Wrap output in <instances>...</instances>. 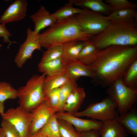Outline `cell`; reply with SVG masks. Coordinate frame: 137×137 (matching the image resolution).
Listing matches in <instances>:
<instances>
[{
	"mask_svg": "<svg viewBox=\"0 0 137 137\" xmlns=\"http://www.w3.org/2000/svg\"><path fill=\"white\" fill-rule=\"evenodd\" d=\"M85 41H72L63 45L61 58L65 64L78 60L79 54L84 45Z\"/></svg>",
	"mask_w": 137,
	"mask_h": 137,
	"instance_id": "d6986e66",
	"label": "cell"
},
{
	"mask_svg": "<svg viewBox=\"0 0 137 137\" xmlns=\"http://www.w3.org/2000/svg\"><path fill=\"white\" fill-rule=\"evenodd\" d=\"M29 137H47L39 132L30 135Z\"/></svg>",
	"mask_w": 137,
	"mask_h": 137,
	"instance_id": "d590c367",
	"label": "cell"
},
{
	"mask_svg": "<svg viewBox=\"0 0 137 137\" xmlns=\"http://www.w3.org/2000/svg\"><path fill=\"white\" fill-rule=\"evenodd\" d=\"M1 126L6 137H20L15 128L8 122L2 120Z\"/></svg>",
	"mask_w": 137,
	"mask_h": 137,
	"instance_id": "d6a6232c",
	"label": "cell"
},
{
	"mask_svg": "<svg viewBox=\"0 0 137 137\" xmlns=\"http://www.w3.org/2000/svg\"><path fill=\"white\" fill-rule=\"evenodd\" d=\"M99 50L90 39L86 41L78 60L86 65H91L97 59Z\"/></svg>",
	"mask_w": 137,
	"mask_h": 137,
	"instance_id": "ffe728a7",
	"label": "cell"
},
{
	"mask_svg": "<svg viewBox=\"0 0 137 137\" xmlns=\"http://www.w3.org/2000/svg\"><path fill=\"white\" fill-rule=\"evenodd\" d=\"M11 36V34L6 28L5 25L0 24V37L3 38L4 42L11 44V42L10 37Z\"/></svg>",
	"mask_w": 137,
	"mask_h": 137,
	"instance_id": "836d02e7",
	"label": "cell"
},
{
	"mask_svg": "<svg viewBox=\"0 0 137 137\" xmlns=\"http://www.w3.org/2000/svg\"><path fill=\"white\" fill-rule=\"evenodd\" d=\"M58 122L62 137H84L82 133L76 130L69 123L58 119Z\"/></svg>",
	"mask_w": 137,
	"mask_h": 137,
	"instance_id": "83f0119b",
	"label": "cell"
},
{
	"mask_svg": "<svg viewBox=\"0 0 137 137\" xmlns=\"http://www.w3.org/2000/svg\"><path fill=\"white\" fill-rule=\"evenodd\" d=\"M102 124L99 130L100 137H126L128 134L117 119L101 121Z\"/></svg>",
	"mask_w": 137,
	"mask_h": 137,
	"instance_id": "9a60e30c",
	"label": "cell"
},
{
	"mask_svg": "<svg viewBox=\"0 0 137 137\" xmlns=\"http://www.w3.org/2000/svg\"><path fill=\"white\" fill-rule=\"evenodd\" d=\"M27 6V2L26 0L15 1L0 16V23L5 25L24 19L26 15Z\"/></svg>",
	"mask_w": 137,
	"mask_h": 137,
	"instance_id": "7c38bea8",
	"label": "cell"
},
{
	"mask_svg": "<svg viewBox=\"0 0 137 137\" xmlns=\"http://www.w3.org/2000/svg\"><path fill=\"white\" fill-rule=\"evenodd\" d=\"M117 119L128 134L137 137V110L136 105L125 114L118 116Z\"/></svg>",
	"mask_w": 137,
	"mask_h": 137,
	"instance_id": "ac0fdd59",
	"label": "cell"
},
{
	"mask_svg": "<svg viewBox=\"0 0 137 137\" xmlns=\"http://www.w3.org/2000/svg\"><path fill=\"white\" fill-rule=\"evenodd\" d=\"M2 45L0 43V47L2 46Z\"/></svg>",
	"mask_w": 137,
	"mask_h": 137,
	"instance_id": "f35d334b",
	"label": "cell"
},
{
	"mask_svg": "<svg viewBox=\"0 0 137 137\" xmlns=\"http://www.w3.org/2000/svg\"><path fill=\"white\" fill-rule=\"evenodd\" d=\"M60 88L53 90L44 94L45 100L49 106L58 111L60 104Z\"/></svg>",
	"mask_w": 137,
	"mask_h": 137,
	"instance_id": "4dcf8cb0",
	"label": "cell"
},
{
	"mask_svg": "<svg viewBox=\"0 0 137 137\" xmlns=\"http://www.w3.org/2000/svg\"><path fill=\"white\" fill-rule=\"evenodd\" d=\"M70 79L66 71L54 75L46 76L43 84L44 95L53 90L60 88Z\"/></svg>",
	"mask_w": 137,
	"mask_h": 137,
	"instance_id": "7402d4cb",
	"label": "cell"
},
{
	"mask_svg": "<svg viewBox=\"0 0 137 137\" xmlns=\"http://www.w3.org/2000/svg\"><path fill=\"white\" fill-rule=\"evenodd\" d=\"M58 119L63 120L69 123L78 131L82 132L93 129L99 130L101 127V121L93 119H82L72 114L63 112L56 113Z\"/></svg>",
	"mask_w": 137,
	"mask_h": 137,
	"instance_id": "8fae6325",
	"label": "cell"
},
{
	"mask_svg": "<svg viewBox=\"0 0 137 137\" xmlns=\"http://www.w3.org/2000/svg\"><path fill=\"white\" fill-rule=\"evenodd\" d=\"M116 104L109 96L101 101L91 103L84 110L73 114L78 117H86L104 121L114 120L118 116Z\"/></svg>",
	"mask_w": 137,
	"mask_h": 137,
	"instance_id": "8992f818",
	"label": "cell"
},
{
	"mask_svg": "<svg viewBox=\"0 0 137 137\" xmlns=\"http://www.w3.org/2000/svg\"><path fill=\"white\" fill-rule=\"evenodd\" d=\"M63 49V45L54 46L44 52L40 62H45L61 58Z\"/></svg>",
	"mask_w": 137,
	"mask_h": 137,
	"instance_id": "f546056e",
	"label": "cell"
},
{
	"mask_svg": "<svg viewBox=\"0 0 137 137\" xmlns=\"http://www.w3.org/2000/svg\"><path fill=\"white\" fill-rule=\"evenodd\" d=\"M26 33V39L20 45L14 59V62L19 68L22 67L31 58L35 50H41L39 34L29 27L27 28Z\"/></svg>",
	"mask_w": 137,
	"mask_h": 137,
	"instance_id": "9c48e42d",
	"label": "cell"
},
{
	"mask_svg": "<svg viewBox=\"0 0 137 137\" xmlns=\"http://www.w3.org/2000/svg\"><path fill=\"white\" fill-rule=\"evenodd\" d=\"M85 95L84 89L77 87L72 92L66 100L62 112L73 114L78 112L84 101Z\"/></svg>",
	"mask_w": 137,
	"mask_h": 137,
	"instance_id": "5bb4252c",
	"label": "cell"
},
{
	"mask_svg": "<svg viewBox=\"0 0 137 137\" xmlns=\"http://www.w3.org/2000/svg\"><path fill=\"white\" fill-rule=\"evenodd\" d=\"M105 2L110 6L112 11L125 8H134L136 5L127 0H105Z\"/></svg>",
	"mask_w": 137,
	"mask_h": 137,
	"instance_id": "1f68e13d",
	"label": "cell"
},
{
	"mask_svg": "<svg viewBox=\"0 0 137 137\" xmlns=\"http://www.w3.org/2000/svg\"><path fill=\"white\" fill-rule=\"evenodd\" d=\"M39 36L42 47L47 49L55 45H63L72 41H87L93 37L82 30L75 15L56 21L48 29L39 33Z\"/></svg>",
	"mask_w": 137,
	"mask_h": 137,
	"instance_id": "3957f363",
	"label": "cell"
},
{
	"mask_svg": "<svg viewBox=\"0 0 137 137\" xmlns=\"http://www.w3.org/2000/svg\"><path fill=\"white\" fill-rule=\"evenodd\" d=\"M39 71L46 76L54 75L66 71V64L61 58L49 61L40 62L38 65Z\"/></svg>",
	"mask_w": 137,
	"mask_h": 137,
	"instance_id": "44dd1931",
	"label": "cell"
},
{
	"mask_svg": "<svg viewBox=\"0 0 137 137\" xmlns=\"http://www.w3.org/2000/svg\"><path fill=\"white\" fill-rule=\"evenodd\" d=\"M66 72L70 79L76 80L82 76L92 79L94 77L93 74L89 66L78 60L66 64Z\"/></svg>",
	"mask_w": 137,
	"mask_h": 137,
	"instance_id": "2e32d148",
	"label": "cell"
},
{
	"mask_svg": "<svg viewBox=\"0 0 137 137\" xmlns=\"http://www.w3.org/2000/svg\"><path fill=\"white\" fill-rule=\"evenodd\" d=\"M1 115L2 120L14 127L20 137H29V130L32 120L30 112L19 106L8 109Z\"/></svg>",
	"mask_w": 137,
	"mask_h": 137,
	"instance_id": "ba28073f",
	"label": "cell"
},
{
	"mask_svg": "<svg viewBox=\"0 0 137 137\" xmlns=\"http://www.w3.org/2000/svg\"><path fill=\"white\" fill-rule=\"evenodd\" d=\"M30 18L34 24V31L38 34L42 30L51 26L57 21L52 14H50L42 5L36 12L31 15Z\"/></svg>",
	"mask_w": 137,
	"mask_h": 137,
	"instance_id": "4fadbf2b",
	"label": "cell"
},
{
	"mask_svg": "<svg viewBox=\"0 0 137 137\" xmlns=\"http://www.w3.org/2000/svg\"><path fill=\"white\" fill-rule=\"evenodd\" d=\"M75 16L82 30L93 36L103 31L110 22L105 16L85 9Z\"/></svg>",
	"mask_w": 137,
	"mask_h": 137,
	"instance_id": "52a82bcc",
	"label": "cell"
},
{
	"mask_svg": "<svg viewBox=\"0 0 137 137\" xmlns=\"http://www.w3.org/2000/svg\"><path fill=\"white\" fill-rule=\"evenodd\" d=\"M137 14L135 9L128 8L113 11L105 16L110 22L117 21L137 18Z\"/></svg>",
	"mask_w": 137,
	"mask_h": 137,
	"instance_id": "cb8c5ba5",
	"label": "cell"
},
{
	"mask_svg": "<svg viewBox=\"0 0 137 137\" xmlns=\"http://www.w3.org/2000/svg\"><path fill=\"white\" fill-rule=\"evenodd\" d=\"M108 96L117 104L120 115H123L136 105L137 90L126 86L122 81V77L112 82L107 88Z\"/></svg>",
	"mask_w": 137,
	"mask_h": 137,
	"instance_id": "5b68a950",
	"label": "cell"
},
{
	"mask_svg": "<svg viewBox=\"0 0 137 137\" xmlns=\"http://www.w3.org/2000/svg\"><path fill=\"white\" fill-rule=\"evenodd\" d=\"M38 132L47 137H62L56 113L51 116L46 124Z\"/></svg>",
	"mask_w": 137,
	"mask_h": 137,
	"instance_id": "d4e9b609",
	"label": "cell"
},
{
	"mask_svg": "<svg viewBox=\"0 0 137 137\" xmlns=\"http://www.w3.org/2000/svg\"><path fill=\"white\" fill-rule=\"evenodd\" d=\"M90 40L99 50L113 45L137 46V18L110 22L103 31Z\"/></svg>",
	"mask_w": 137,
	"mask_h": 137,
	"instance_id": "7a4b0ae2",
	"label": "cell"
},
{
	"mask_svg": "<svg viewBox=\"0 0 137 137\" xmlns=\"http://www.w3.org/2000/svg\"><path fill=\"white\" fill-rule=\"evenodd\" d=\"M17 90L10 83L5 81L0 82V102H4L8 99L17 98Z\"/></svg>",
	"mask_w": 137,
	"mask_h": 137,
	"instance_id": "f1b7e54d",
	"label": "cell"
},
{
	"mask_svg": "<svg viewBox=\"0 0 137 137\" xmlns=\"http://www.w3.org/2000/svg\"><path fill=\"white\" fill-rule=\"evenodd\" d=\"M137 59V46L111 45L99 50L98 58L89 65L97 85L107 88L122 77L128 66Z\"/></svg>",
	"mask_w": 137,
	"mask_h": 137,
	"instance_id": "6da1fadb",
	"label": "cell"
},
{
	"mask_svg": "<svg viewBox=\"0 0 137 137\" xmlns=\"http://www.w3.org/2000/svg\"><path fill=\"white\" fill-rule=\"evenodd\" d=\"M5 106L4 102H0V114L3 113L4 112Z\"/></svg>",
	"mask_w": 137,
	"mask_h": 137,
	"instance_id": "8d00e7d4",
	"label": "cell"
},
{
	"mask_svg": "<svg viewBox=\"0 0 137 137\" xmlns=\"http://www.w3.org/2000/svg\"><path fill=\"white\" fill-rule=\"evenodd\" d=\"M30 112L32 120L29 130L30 135L38 132L57 111L49 106L45 100Z\"/></svg>",
	"mask_w": 137,
	"mask_h": 137,
	"instance_id": "30bf717a",
	"label": "cell"
},
{
	"mask_svg": "<svg viewBox=\"0 0 137 137\" xmlns=\"http://www.w3.org/2000/svg\"><path fill=\"white\" fill-rule=\"evenodd\" d=\"M73 5L99 13L108 15L111 11L109 6L102 0H70Z\"/></svg>",
	"mask_w": 137,
	"mask_h": 137,
	"instance_id": "e0dca14e",
	"label": "cell"
},
{
	"mask_svg": "<svg viewBox=\"0 0 137 137\" xmlns=\"http://www.w3.org/2000/svg\"><path fill=\"white\" fill-rule=\"evenodd\" d=\"M78 87L76 80L70 79L60 88V104L58 112H62L63 105L66 100L72 92Z\"/></svg>",
	"mask_w": 137,
	"mask_h": 137,
	"instance_id": "4316f807",
	"label": "cell"
},
{
	"mask_svg": "<svg viewBox=\"0 0 137 137\" xmlns=\"http://www.w3.org/2000/svg\"><path fill=\"white\" fill-rule=\"evenodd\" d=\"M68 2L52 13L57 21L66 19L78 14L82 11V8H75L72 3Z\"/></svg>",
	"mask_w": 137,
	"mask_h": 137,
	"instance_id": "484cf974",
	"label": "cell"
},
{
	"mask_svg": "<svg viewBox=\"0 0 137 137\" xmlns=\"http://www.w3.org/2000/svg\"><path fill=\"white\" fill-rule=\"evenodd\" d=\"M122 81L128 87L137 90V59L127 68L122 76Z\"/></svg>",
	"mask_w": 137,
	"mask_h": 137,
	"instance_id": "603a6c76",
	"label": "cell"
},
{
	"mask_svg": "<svg viewBox=\"0 0 137 137\" xmlns=\"http://www.w3.org/2000/svg\"><path fill=\"white\" fill-rule=\"evenodd\" d=\"M46 76L44 73L33 75L25 85L18 89L17 98L19 106L30 112L45 100L43 84Z\"/></svg>",
	"mask_w": 137,
	"mask_h": 137,
	"instance_id": "277c9868",
	"label": "cell"
},
{
	"mask_svg": "<svg viewBox=\"0 0 137 137\" xmlns=\"http://www.w3.org/2000/svg\"><path fill=\"white\" fill-rule=\"evenodd\" d=\"M0 137H6L1 127L0 128Z\"/></svg>",
	"mask_w": 137,
	"mask_h": 137,
	"instance_id": "74e56055",
	"label": "cell"
},
{
	"mask_svg": "<svg viewBox=\"0 0 137 137\" xmlns=\"http://www.w3.org/2000/svg\"><path fill=\"white\" fill-rule=\"evenodd\" d=\"M84 137H99L100 133L99 130L93 129L82 132Z\"/></svg>",
	"mask_w": 137,
	"mask_h": 137,
	"instance_id": "e575fe53",
	"label": "cell"
}]
</instances>
